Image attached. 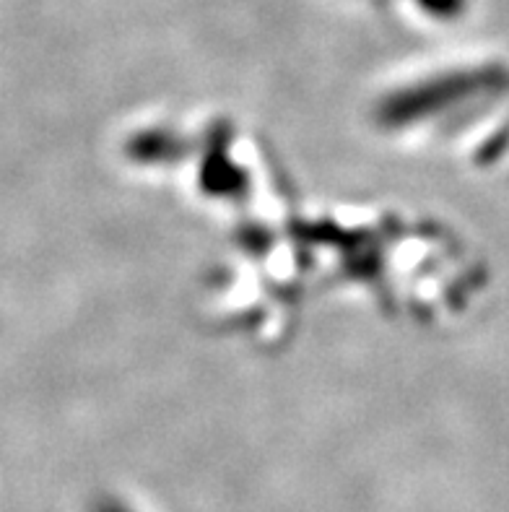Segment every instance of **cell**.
I'll list each match as a JSON object with an SVG mask.
<instances>
[{"mask_svg": "<svg viewBox=\"0 0 509 512\" xmlns=\"http://www.w3.org/2000/svg\"><path fill=\"white\" fill-rule=\"evenodd\" d=\"M94 512H130V510H125V507L117 505V502H102Z\"/></svg>", "mask_w": 509, "mask_h": 512, "instance_id": "1", "label": "cell"}]
</instances>
